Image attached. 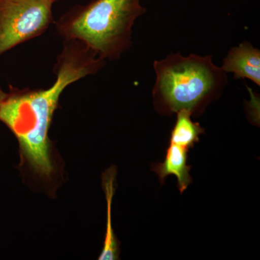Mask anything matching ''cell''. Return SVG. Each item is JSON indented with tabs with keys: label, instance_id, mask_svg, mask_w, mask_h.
Returning <instances> with one entry per match:
<instances>
[{
	"label": "cell",
	"instance_id": "cell-1",
	"mask_svg": "<svg viewBox=\"0 0 260 260\" xmlns=\"http://www.w3.org/2000/svg\"><path fill=\"white\" fill-rule=\"evenodd\" d=\"M105 64L83 43L64 40L54 68L56 81L50 88H10L0 102V121L16 137L24 158L39 175L48 177L53 172L49 130L61 94L72 83L95 74Z\"/></svg>",
	"mask_w": 260,
	"mask_h": 260
},
{
	"label": "cell",
	"instance_id": "cell-7",
	"mask_svg": "<svg viewBox=\"0 0 260 260\" xmlns=\"http://www.w3.org/2000/svg\"><path fill=\"white\" fill-rule=\"evenodd\" d=\"M116 172L115 168H109L103 176V184L105 190L107 201V227L106 233L105 242L102 254L99 256L100 260H115L119 256V245L116 240L111 220L112 213V203L114 193V183H115Z\"/></svg>",
	"mask_w": 260,
	"mask_h": 260
},
{
	"label": "cell",
	"instance_id": "cell-8",
	"mask_svg": "<svg viewBox=\"0 0 260 260\" xmlns=\"http://www.w3.org/2000/svg\"><path fill=\"white\" fill-rule=\"evenodd\" d=\"M177 121L171 133L170 143L189 149L200 141V135L204 134L205 129L198 122L191 119L189 111H179L177 113Z\"/></svg>",
	"mask_w": 260,
	"mask_h": 260
},
{
	"label": "cell",
	"instance_id": "cell-10",
	"mask_svg": "<svg viewBox=\"0 0 260 260\" xmlns=\"http://www.w3.org/2000/svg\"><path fill=\"white\" fill-rule=\"evenodd\" d=\"M51 1L53 2V3H56V2L59 1V0H51Z\"/></svg>",
	"mask_w": 260,
	"mask_h": 260
},
{
	"label": "cell",
	"instance_id": "cell-2",
	"mask_svg": "<svg viewBox=\"0 0 260 260\" xmlns=\"http://www.w3.org/2000/svg\"><path fill=\"white\" fill-rule=\"evenodd\" d=\"M155 83L154 106L158 112L172 114L185 109L201 112L217 99L228 84L226 73L216 66L211 55L169 54L153 63Z\"/></svg>",
	"mask_w": 260,
	"mask_h": 260
},
{
	"label": "cell",
	"instance_id": "cell-3",
	"mask_svg": "<svg viewBox=\"0 0 260 260\" xmlns=\"http://www.w3.org/2000/svg\"><path fill=\"white\" fill-rule=\"evenodd\" d=\"M145 11L140 0H93L73 7L56 27L64 40L79 41L104 60H116L131 47L133 25Z\"/></svg>",
	"mask_w": 260,
	"mask_h": 260
},
{
	"label": "cell",
	"instance_id": "cell-9",
	"mask_svg": "<svg viewBox=\"0 0 260 260\" xmlns=\"http://www.w3.org/2000/svg\"><path fill=\"white\" fill-rule=\"evenodd\" d=\"M5 95H6V93L4 92V90H3V88L0 86V102L4 99Z\"/></svg>",
	"mask_w": 260,
	"mask_h": 260
},
{
	"label": "cell",
	"instance_id": "cell-5",
	"mask_svg": "<svg viewBox=\"0 0 260 260\" xmlns=\"http://www.w3.org/2000/svg\"><path fill=\"white\" fill-rule=\"evenodd\" d=\"M220 68L225 73H233L235 79H249L260 85V51L249 42L232 48Z\"/></svg>",
	"mask_w": 260,
	"mask_h": 260
},
{
	"label": "cell",
	"instance_id": "cell-6",
	"mask_svg": "<svg viewBox=\"0 0 260 260\" xmlns=\"http://www.w3.org/2000/svg\"><path fill=\"white\" fill-rule=\"evenodd\" d=\"M188 153L189 149L170 143L164 161L153 167V172L156 173L161 184L169 175L175 176L181 194L192 181L189 174L191 167L187 164Z\"/></svg>",
	"mask_w": 260,
	"mask_h": 260
},
{
	"label": "cell",
	"instance_id": "cell-4",
	"mask_svg": "<svg viewBox=\"0 0 260 260\" xmlns=\"http://www.w3.org/2000/svg\"><path fill=\"white\" fill-rule=\"evenodd\" d=\"M51 0H0V56L39 37L53 22Z\"/></svg>",
	"mask_w": 260,
	"mask_h": 260
}]
</instances>
